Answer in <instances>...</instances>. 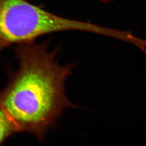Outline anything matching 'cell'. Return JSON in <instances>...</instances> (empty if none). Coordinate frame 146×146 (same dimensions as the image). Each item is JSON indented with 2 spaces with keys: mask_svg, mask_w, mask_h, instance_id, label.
Segmentation results:
<instances>
[{
  "mask_svg": "<svg viewBox=\"0 0 146 146\" xmlns=\"http://www.w3.org/2000/svg\"><path fill=\"white\" fill-rule=\"evenodd\" d=\"M47 48V43L18 44L19 68L0 94V104L15 132L31 134L41 141L64 110L75 107L65 93L73 66L59 64L56 52Z\"/></svg>",
  "mask_w": 146,
  "mask_h": 146,
  "instance_id": "obj_1",
  "label": "cell"
},
{
  "mask_svg": "<svg viewBox=\"0 0 146 146\" xmlns=\"http://www.w3.org/2000/svg\"><path fill=\"white\" fill-rule=\"evenodd\" d=\"M69 31L97 33L99 27L56 15L27 0H0V52L13 44Z\"/></svg>",
  "mask_w": 146,
  "mask_h": 146,
  "instance_id": "obj_2",
  "label": "cell"
},
{
  "mask_svg": "<svg viewBox=\"0 0 146 146\" xmlns=\"http://www.w3.org/2000/svg\"><path fill=\"white\" fill-rule=\"evenodd\" d=\"M15 132L10 119L0 104V144Z\"/></svg>",
  "mask_w": 146,
  "mask_h": 146,
  "instance_id": "obj_3",
  "label": "cell"
}]
</instances>
